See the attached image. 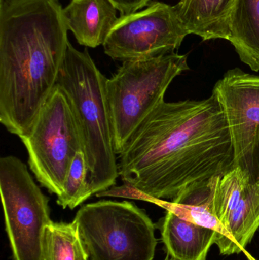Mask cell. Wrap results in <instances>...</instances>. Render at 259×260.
I'll list each match as a JSON object with an SVG mask.
<instances>
[{
  "label": "cell",
  "instance_id": "5bb4252c",
  "mask_svg": "<svg viewBox=\"0 0 259 260\" xmlns=\"http://www.w3.org/2000/svg\"><path fill=\"white\" fill-rule=\"evenodd\" d=\"M228 41L242 62L259 71V0H236Z\"/></svg>",
  "mask_w": 259,
  "mask_h": 260
},
{
  "label": "cell",
  "instance_id": "2e32d148",
  "mask_svg": "<svg viewBox=\"0 0 259 260\" xmlns=\"http://www.w3.org/2000/svg\"><path fill=\"white\" fill-rule=\"evenodd\" d=\"M44 260H89V255L74 221L53 222L46 227L43 245Z\"/></svg>",
  "mask_w": 259,
  "mask_h": 260
},
{
  "label": "cell",
  "instance_id": "9a60e30c",
  "mask_svg": "<svg viewBox=\"0 0 259 260\" xmlns=\"http://www.w3.org/2000/svg\"><path fill=\"white\" fill-rule=\"evenodd\" d=\"M217 178L192 185L171 203H164V206L183 219L209 228L217 233L220 224L214 209V191Z\"/></svg>",
  "mask_w": 259,
  "mask_h": 260
},
{
  "label": "cell",
  "instance_id": "30bf717a",
  "mask_svg": "<svg viewBox=\"0 0 259 260\" xmlns=\"http://www.w3.org/2000/svg\"><path fill=\"white\" fill-rule=\"evenodd\" d=\"M214 209L220 224L214 244L220 254H238L259 229V183H251L237 168L219 176Z\"/></svg>",
  "mask_w": 259,
  "mask_h": 260
},
{
  "label": "cell",
  "instance_id": "52a82bcc",
  "mask_svg": "<svg viewBox=\"0 0 259 260\" xmlns=\"http://www.w3.org/2000/svg\"><path fill=\"white\" fill-rule=\"evenodd\" d=\"M0 192L14 260H44L46 227L52 222L49 199L15 156L0 159Z\"/></svg>",
  "mask_w": 259,
  "mask_h": 260
},
{
  "label": "cell",
  "instance_id": "ac0fdd59",
  "mask_svg": "<svg viewBox=\"0 0 259 260\" xmlns=\"http://www.w3.org/2000/svg\"><path fill=\"white\" fill-rule=\"evenodd\" d=\"M116 6L121 15L138 12L150 3V0H109Z\"/></svg>",
  "mask_w": 259,
  "mask_h": 260
},
{
  "label": "cell",
  "instance_id": "d6986e66",
  "mask_svg": "<svg viewBox=\"0 0 259 260\" xmlns=\"http://www.w3.org/2000/svg\"><path fill=\"white\" fill-rule=\"evenodd\" d=\"M164 260H176V259H173V258L170 257V256H168V255H167V257H166L165 259H164Z\"/></svg>",
  "mask_w": 259,
  "mask_h": 260
},
{
  "label": "cell",
  "instance_id": "7c38bea8",
  "mask_svg": "<svg viewBox=\"0 0 259 260\" xmlns=\"http://www.w3.org/2000/svg\"><path fill=\"white\" fill-rule=\"evenodd\" d=\"M236 0H180L174 6L189 34L203 41L228 40Z\"/></svg>",
  "mask_w": 259,
  "mask_h": 260
},
{
  "label": "cell",
  "instance_id": "ba28073f",
  "mask_svg": "<svg viewBox=\"0 0 259 260\" xmlns=\"http://www.w3.org/2000/svg\"><path fill=\"white\" fill-rule=\"evenodd\" d=\"M188 35L174 6L152 2L140 12L121 15L103 46L114 60L151 59L174 53Z\"/></svg>",
  "mask_w": 259,
  "mask_h": 260
},
{
  "label": "cell",
  "instance_id": "7a4b0ae2",
  "mask_svg": "<svg viewBox=\"0 0 259 260\" xmlns=\"http://www.w3.org/2000/svg\"><path fill=\"white\" fill-rule=\"evenodd\" d=\"M59 0H0V122L27 134L51 94L68 47Z\"/></svg>",
  "mask_w": 259,
  "mask_h": 260
},
{
  "label": "cell",
  "instance_id": "4fadbf2b",
  "mask_svg": "<svg viewBox=\"0 0 259 260\" xmlns=\"http://www.w3.org/2000/svg\"><path fill=\"white\" fill-rule=\"evenodd\" d=\"M161 236L167 255L176 260H206L216 232L194 224L167 210L161 223Z\"/></svg>",
  "mask_w": 259,
  "mask_h": 260
},
{
  "label": "cell",
  "instance_id": "6da1fadb",
  "mask_svg": "<svg viewBox=\"0 0 259 260\" xmlns=\"http://www.w3.org/2000/svg\"><path fill=\"white\" fill-rule=\"evenodd\" d=\"M119 174L157 200L176 198L195 183L234 168L226 117L217 95L158 105L118 155Z\"/></svg>",
  "mask_w": 259,
  "mask_h": 260
},
{
  "label": "cell",
  "instance_id": "3957f363",
  "mask_svg": "<svg viewBox=\"0 0 259 260\" xmlns=\"http://www.w3.org/2000/svg\"><path fill=\"white\" fill-rule=\"evenodd\" d=\"M106 78L85 49L81 52L70 42L56 85L69 98L82 136L88 168L91 195L115 185L119 174L109 105Z\"/></svg>",
  "mask_w": 259,
  "mask_h": 260
},
{
  "label": "cell",
  "instance_id": "e0dca14e",
  "mask_svg": "<svg viewBox=\"0 0 259 260\" xmlns=\"http://www.w3.org/2000/svg\"><path fill=\"white\" fill-rule=\"evenodd\" d=\"M88 168L83 151H79L68 171L63 191L57 197V204L62 209L75 208L91 197L88 182Z\"/></svg>",
  "mask_w": 259,
  "mask_h": 260
},
{
  "label": "cell",
  "instance_id": "277c9868",
  "mask_svg": "<svg viewBox=\"0 0 259 260\" xmlns=\"http://www.w3.org/2000/svg\"><path fill=\"white\" fill-rule=\"evenodd\" d=\"M189 70L187 55L176 53L123 62L106 79V90L117 155L147 115L164 101L176 76Z\"/></svg>",
  "mask_w": 259,
  "mask_h": 260
},
{
  "label": "cell",
  "instance_id": "8992f818",
  "mask_svg": "<svg viewBox=\"0 0 259 260\" xmlns=\"http://www.w3.org/2000/svg\"><path fill=\"white\" fill-rule=\"evenodd\" d=\"M20 139L27 149L29 166L38 181L59 197L75 157L83 151L72 105L60 87L56 85L33 126Z\"/></svg>",
  "mask_w": 259,
  "mask_h": 260
},
{
  "label": "cell",
  "instance_id": "8fae6325",
  "mask_svg": "<svg viewBox=\"0 0 259 260\" xmlns=\"http://www.w3.org/2000/svg\"><path fill=\"white\" fill-rule=\"evenodd\" d=\"M117 11L109 0H71L62 13L78 43L95 48L106 41L118 20Z\"/></svg>",
  "mask_w": 259,
  "mask_h": 260
},
{
  "label": "cell",
  "instance_id": "9c48e42d",
  "mask_svg": "<svg viewBox=\"0 0 259 260\" xmlns=\"http://www.w3.org/2000/svg\"><path fill=\"white\" fill-rule=\"evenodd\" d=\"M229 128L234 168L259 183V76L233 69L214 85Z\"/></svg>",
  "mask_w": 259,
  "mask_h": 260
},
{
  "label": "cell",
  "instance_id": "5b68a950",
  "mask_svg": "<svg viewBox=\"0 0 259 260\" xmlns=\"http://www.w3.org/2000/svg\"><path fill=\"white\" fill-rule=\"evenodd\" d=\"M91 260H153L155 226L130 202L103 200L82 206L74 219Z\"/></svg>",
  "mask_w": 259,
  "mask_h": 260
}]
</instances>
